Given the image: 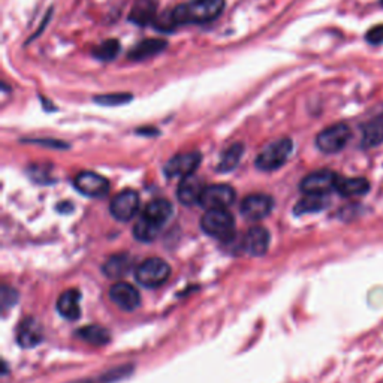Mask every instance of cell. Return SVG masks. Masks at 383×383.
I'll return each instance as SVG.
<instances>
[{"label": "cell", "mask_w": 383, "mask_h": 383, "mask_svg": "<svg viewBox=\"0 0 383 383\" xmlns=\"http://www.w3.org/2000/svg\"><path fill=\"white\" fill-rule=\"evenodd\" d=\"M225 5V0H190L189 4L178 5L171 11L177 27H180L214 21L222 15Z\"/></svg>", "instance_id": "obj_1"}, {"label": "cell", "mask_w": 383, "mask_h": 383, "mask_svg": "<svg viewBox=\"0 0 383 383\" xmlns=\"http://www.w3.org/2000/svg\"><path fill=\"white\" fill-rule=\"evenodd\" d=\"M201 229L208 237L226 242L235 235V219L228 210H207L201 217Z\"/></svg>", "instance_id": "obj_2"}, {"label": "cell", "mask_w": 383, "mask_h": 383, "mask_svg": "<svg viewBox=\"0 0 383 383\" xmlns=\"http://www.w3.org/2000/svg\"><path fill=\"white\" fill-rule=\"evenodd\" d=\"M294 150L292 139L282 138L266 145L257 157V168L264 172H273L282 168Z\"/></svg>", "instance_id": "obj_3"}, {"label": "cell", "mask_w": 383, "mask_h": 383, "mask_svg": "<svg viewBox=\"0 0 383 383\" xmlns=\"http://www.w3.org/2000/svg\"><path fill=\"white\" fill-rule=\"evenodd\" d=\"M171 277V266L160 258H148L139 264L135 270L136 282L148 289H155L168 282Z\"/></svg>", "instance_id": "obj_4"}, {"label": "cell", "mask_w": 383, "mask_h": 383, "mask_svg": "<svg viewBox=\"0 0 383 383\" xmlns=\"http://www.w3.org/2000/svg\"><path fill=\"white\" fill-rule=\"evenodd\" d=\"M351 127L344 123L332 124L327 129H323L316 136V145L322 153L334 155L339 153L347 145L351 139Z\"/></svg>", "instance_id": "obj_5"}, {"label": "cell", "mask_w": 383, "mask_h": 383, "mask_svg": "<svg viewBox=\"0 0 383 383\" xmlns=\"http://www.w3.org/2000/svg\"><path fill=\"white\" fill-rule=\"evenodd\" d=\"M235 201V190L229 184H213L204 189L200 205L204 210H228Z\"/></svg>", "instance_id": "obj_6"}, {"label": "cell", "mask_w": 383, "mask_h": 383, "mask_svg": "<svg viewBox=\"0 0 383 383\" xmlns=\"http://www.w3.org/2000/svg\"><path fill=\"white\" fill-rule=\"evenodd\" d=\"M339 176L330 169L310 172L299 183V190L304 195H328L335 190Z\"/></svg>", "instance_id": "obj_7"}, {"label": "cell", "mask_w": 383, "mask_h": 383, "mask_svg": "<svg viewBox=\"0 0 383 383\" xmlns=\"http://www.w3.org/2000/svg\"><path fill=\"white\" fill-rule=\"evenodd\" d=\"M202 156L200 152H188L171 157L165 165V176L169 178H186L195 176L201 165Z\"/></svg>", "instance_id": "obj_8"}, {"label": "cell", "mask_w": 383, "mask_h": 383, "mask_svg": "<svg viewBox=\"0 0 383 383\" xmlns=\"http://www.w3.org/2000/svg\"><path fill=\"white\" fill-rule=\"evenodd\" d=\"M139 210V195L135 190L126 189L111 200L110 213L119 222H129Z\"/></svg>", "instance_id": "obj_9"}, {"label": "cell", "mask_w": 383, "mask_h": 383, "mask_svg": "<svg viewBox=\"0 0 383 383\" xmlns=\"http://www.w3.org/2000/svg\"><path fill=\"white\" fill-rule=\"evenodd\" d=\"M75 189L89 198H103L110 192V181L93 171H83L74 178Z\"/></svg>", "instance_id": "obj_10"}, {"label": "cell", "mask_w": 383, "mask_h": 383, "mask_svg": "<svg viewBox=\"0 0 383 383\" xmlns=\"http://www.w3.org/2000/svg\"><path fill=\"white\" fill-rule=\"evenodd\" d=\"M274 208V200L270 195L252 193L241 202V213L247 220H262L270 216Z\"/></svg>", "instance_id": "obj_11"}, {"label": "cell", "mask_w": 383, "mask_h": 383, "mask_svg": "<svg viewBox=\"0 0 383 383\" xmlns=\"http://www.w3.org/2000/svg\"><path fill=\"white\" fill-rule=\"evenodd\" d=\"M110 298L115 306L124 311H134L141 304V295L132 285L124 282L114 283L111 286Z\"/></svg>", "instance_id": "obj_12"}, {"label": "cell", "mask_w": 383, "mask_h": 383, "mask_svg": "<svg viewBox=\"0 0 383 383\" xmlns=\"http://www.w3.org/2000/svg\"><path fill=\"white\" fill-rule=\"evenodd\" d=\"M270 241L271 237L268 229H265L264 226H253L247 231L245 240H242V249H245L250 257L259 258L268 252Z\"/></svg>", "instance_id": "obj_13"}, {"label": "cell", "mask_w": 383, "mask_h": 383, "mask_svg": "<svg viewBox=\"0 0 383 383\" xmlns=\"http://www.w3.org/2000/svg\"><path fill=\"white\" fill-rule=\"evenodd\" d=\"M44 340V331L42 325L33 318H27L18 325L17 330V342L21 347L26 349H32L37 347Z\"/></svg>", "instance_id": "obj_14"}, {"label": "cell", "mask_w": 383, "mask_h": 383, "mask_svg": "<svg viewBox=\"0 0 383 383\" xmlns=\"http://www.w3.org/2000/svg\"><path fill=\"white\" fill-rule=\"evenodd\" d=\"M168 48V41L162 38H150L136 44L134 48L127 53V59L132 62H143L159 56Z\"/></svg>", "instance_id": "obj_15"}, {"label": "cell", "mask_w": 383, "mask_h": 383, "mask_svg": "<svg viewBox=\"0 0 383 383\" xmlns=\"http://www.w3.org/2000/svg\"><path fill=\"white\" fill-rule=\"evenodd\" d=\"M157 0H136L131 9L129 21L139 27L153 25L157 18Z\"/></svg>", "instance_id": "obj_16"}, {"label": "cell", "mask_w": 383, "mask_h": 383, "mask_svg": "<svg viewBox=\"0 0 383 383\" xmlns=\"http://www.w3.org/2000/svg\"><path fill=\"white\" fill-rule=\"evenodd\" d=\"M204 189H205V186L202 184V181L200 178H196L195 176L181 178L180 186L177 189V198L186 207L196 205V204H200Z\"/></svg>", "instance_id": "obj_17"}, {"label": "cell", "mask_w": 383, "mask_h": 383, "mask_svg": "<svg viewBox=\"0 0 383 383\" xmlns=\"http://www.w3.org/2000/svg\"><path fill=\"white\" fill-rule=\"evenodd\" d=\"M172 212H174L172 204L169 201H167V200L159 198V200L150 201L145 205L143 217L147 219L148 222H152L153 225L162 228L171 219Z\"/></svg>", "instance_id": "obj_18"}, {"label": "cell", "mask_w": 383, "mask_h": 383, "mask_svg": "<svg viewBox=\"0 0 383 383\" xmlns=\"http://www.w3.org/2000/svg\"><path fill=\"white\" fill-rule=\"evenodd\" d=\"M81 294L77 289H67L57 299V311L66 320H77L81 316Z\"/></svg>", "instance_id": "obj_19"}, {"label": "cell", "mask_w": 383, "mask_h": 383, "mask_svg": "<svg viewBox=\"0 0 383 383\" xmlns=\"http://www.w3.org/2000/svg\"><path fill=\"white\" fill-rule=\"evenodd\" d=\"M132 268V259L127 253H115L103 262L102 273L110 278H120Z\"/></svg>", "instance_id": "obj_20"}, {"label": "cell", "mask_w": 383, "mask_h": 383, "mask_svg": "<svg viewBox=\"0 0 383 383\" xmlns=\"http://www.w3.org/2000/svg\"><path fill=\"white\" fill-rule=\"evenodd\" d=\"M370 190V183L363 177L344 178L339 177L335 192H339L344 198H355V196H363Z\"/></svg>", "instance_id": "obj_21"}, {"label": "cell", "mask_w": 383, "mask_h": 383, "mask_svg": "<svg viewBox=\"0 0 383 383\" xmlns=\"http://www.w3.org/2000/svg\"><path fill=\"white\" fill-rule=\"evenodd\" d=\"M245 155V145L241 143H235L223 150V153L220 155L219 164H217V172H231L234 171Z\"/></svg>", "instance_id": "obj_22"}, {"label": "cell", "mask_w": 383, "mask_h": 383, "mask_svg": "<svg viewBox=\"0 0 383 383\" xmlns=\"http://www.w3.org/2000/svg\"><path fill=\"white\" fill-rule=\"evenodd\" d=\"M77 335L81 340L93 346H105L111 342L110 330L100 327V325H87V327L79 328Z\"/></svg>", "instance_id": "obj_23"}, {"label": "cell", "mask_w": 383, "mask_h": 383, "mask_svg": "<svg viewBox=\"0 0 383 383\" xmlns=\"http://www.w3.org/2000/svg\"><path fill=\"white\" fill-rule=\"evenodd\" d=\"M328 207L327 195H306L303 200L298 201L294 207V213L297 216L319 213Z\"/></svg>", "instance_id": "obj_24"}, {"label": "cell", "mask_w": 383, "mask_h": 383, "mask_svg": "<svg viewBox=\"0 0 383 383\" xmlns=\"http://www.w3.org/2000/svg\"><path fill=\"white\" fill-rule=\"evenodd\" d=\"M383 143V122L373 120L363 127L361 145L364 148H373Z\"/></svg>", "instance_id": "obj_25"}, {"label": "cell", "mask_w": 383, "mask_h": 383, "mask_svg": "<svg viewBox=\"0 0 383 383\" xmlns=\"http://www.w3.org/2000/svg\"><path fill=\"white\" fill-rule=\"evenodd\" d=\"M159 231H160L159 226L153 225L152 222H148L147 219H144L141 216V219H139L134 226V237L141 242H150V241L156 240Z\"/></svg>", "instance_id": "obj_26"}, {"label": "cell", "mask_w": 383, "mask_h": 383, "mask_svg": "<svg viewBox=\"0 0 383 383\" xmlns=\"http://www.w3.org/2000/svg\"><path fill=\"white\" fill-rule=\"evenodd\" d=\"M120 51V42L117 39H108L103 41L100 45L95 46L93 50V57H96L100 62H112L115 57L119 56Z\"/></svg>", "instance_id": "obj_27"}, {"label": "cell", "mask_w": 383, "mask_h": 383, "mask_svg": "<svg viewBox=\"0 0 383 383\" xmlns=\"http://www.w3.org/2000/svg\"><path fill=\"white\" fill-rule=\"evenodd\" d=\"M132 99L134 96L131 95V93H108V95L95 96L93 100L102 107H120V105L129 103Z\"/></svg>", "instance_id": "obj_28"}, {"label": "cell", "mask_w": 383, "mask_h": 383, "mask_svg": "<svg viewBox=\"0 0 383 383\" xmlns=\"http://www.w3.org/2000/svg\"><path fill=\"white\" fill-rule=\"evenodd\" d=\"M153 25H155V29H157L162 33H169L177 29L176 20H174L172 17V11H165V13L159 14Z\"/></svg>", "instance_id": "obj_29"}, {"label": "cell", "mask_w": 383, "mask_h": 383, "mask_svg": "<svg viewBox=\"0 0 383 383\" xmlns=\"http://www.w3.org/2000/svg\"><path fill=\"white\" fill-rule=\"evenodd\" d=\"M17 299H18L17 291H14L13 287L4 286V289H2V306H4V309L14 307V304L17 303Z\"/></svg>", "instance_id": "obj_30"}, {"label": "cell", "mask_w": 383, "mask_h": 383, "mask_svg": "<svg viewBox=\"0 0 383 383\" xmlns=\"http://www.w3.org/2000/svg\"><path fill=\"white\" fill-rule=\"evenodd\" d=\"M365 39L371 45H380V44H383V25L371 27L367 32V34H365Z\"/></svg>", "instance_id": "obj_31"}, {"label": "cell", "mask_w": 383, "mask_h": 383, "mask_svg": "<svg viewBox=\"0 0 383 383\" xmlns=\"http://www.w3.org/2000/svg\"><path fill=\"white\" fill-rule=\"evenodd\" d=\"M32 143L34 144H42V145H50V147H56V148H66L67 145H65V143L60 141H51V139H33Z\"/></svg>", "instance_id": "obj_32"}, {"label": "cell", "mask_w": 383, "mask_h": 383, "mask_svg": "<svg viewBox=\"0 0 383 383\" xmlns=\"http://www.w3.org/2000/svg\"><path fill=\"white\" fill-rule=\"evenodd\" d=\"M382 5H383V0H382Z\"/></svg>", "instance_id": "obj_33"}]
</instances>
